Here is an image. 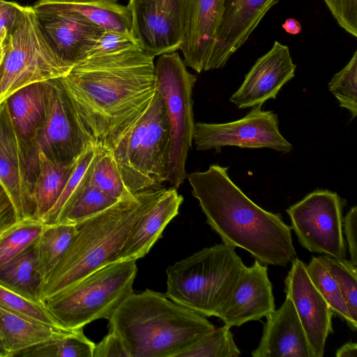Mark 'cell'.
Segmentation results:
<instances>
[{
  "instance_id": "6da1fadb",
  "label": "cell",
  "mask_w": 357,
  "mask_h": 357,
  "mask_svg": "<svg viewBox=\"0 0 357 357\" xmlns=\"http://www.w3.org/2000/svg\"><path fill=\"white\" fill-rule=\"evenodd\" d=\"M155 56L139 47L86 58L59 78L77 121L94 145L112 149L155 91Z\"/></svg>"
},
{
  "instance_id": "7a4b0ae2",
  "label": "cell",
  "mask_w": 357,
  "mask_h": 357,
  "mask_svg": "<svg viewBox=\"0 0 357 357\" xmlns=\"http://www.w3.org/2000/svg\"><path fill=\"white\" fill-rule=\"evenodd\" d=\"M228 169L214 164L187 175L206 222L222 243L245 250L264 265L287 266L296 257L291 227L280 213L266 211L248 197Z\"/></svg>"
},
{
  "instance_id": "3957f363",
  "label": "cell",
  "mask_w": 357,
  "mask_h": 357,
  "mask_svg": "<svg viewBox=\"0 0 357 357\" xmlns=\"http://www.w3.org/2000/svg\"><path fill=\"white\" fill-rule=\"evenodd\" d=\"M108 321L129 357H177L215 329L205 317L148 289L132 292Z\"/></svg>"
},
{
  "instance_id": "277c9868",
  "label": "cell",
  "mask_w": 357,
  "mask_h": 357,
  "mask_svg": "<svg viewBox=\"0 0 357 357\" xmlns=\"http://www.w3.org/2000/svg\"><path fill=\"white\" fill-rule=\"evenodd\" d=\"M166 188L151 189L122 198L77 224L76 233L41 291V301L68 289L88 275L116 261L137 222Z\"/></svg>"
},
{
  "instance_id": "5b68a950",
  "label": "cell",
  "mask_w": 357,
  "mask_h": 357,
  "mask_svg": "<svg viewBox=\"0 0 357 357\" xmlns=\"http://www.w3.org/2000/svg\"><path fill=\"white\" fill-rule=\"evenodd\" d=\"M245 268L230 245L204 248L167 268L165 296L202 316L218 317Z\"/></svg>"
},
{
  "instance_id": "8992f818",
  "label": "cell",
  "mask_w": 357,
  "mask_h": 357,
  "mask_svg": "<svg viewBox=\"0 0 357 357\" xmlns=\"http://www.w3.org/2000/svg\"><path fill=\"white\" fill-rule=\"evenodd\" d=\"M169 146L166 106L156 89L146 109L112 149L132 194L160 188L167 181Z\"/></svg>"
},
{
  "instance_id": "52a82bcc",
  "label": "cell",
  "mask_w": 357,
  "mask_h": 357,
  "mask_svg": "<svg viewBox=\"0 0 357 357\" xmlns=\"http://www.w3.org/2000/svg\"><path fill=\"white\" fill-rule=\"evenodd\" d=\"M136 260L115 261L98 268L43 304L64 328L77 329L99 319H109L132 291Z\"/></svg>"
},
{
  "instance_id": "ba28073f",
  "label": "cell",
  "mask_w": 357,
  "mask_h": 357,
  "mask_svg": "<svg viewBox=\"0 0 357 357\" xmlns=\"http://www.w3.org/2000/svg\"><path fill=\"white\" fill-rule=\"evenodd\" d=\"M72 67L48 45L32 6H24L18 22L8 33L0 66V104L28 85L63 77Z\"/></svg>"
},
{
  "instance_id": "9c48e42d",
  "label": "cell",
  "mask_w": 357,
  "mask_h": 357,
  "mask_svg": "<svg viewBox=\"0 0 357 357\" xmlns=\"http://www.w3.org/2000/svg\"><path fill=\"white\" fill-rule=\"evenodd\" d=\"M155 72L156 89L164 99L170 128L167 181L177 189L188 175L185 163L195 124L192 89L197 78L188 70L176 51L160 55Z\"/></svg>"
},
{
  "instance_id": "30bf717a",
  "label": "cell",
  "mask_w": 357,
  "mask_h": 357,
  "mask_svg": "<svg viewBox=\"0 0 357 357\" xmlns=\"http://www.w3.org/2000/svg\"><path fill=\"white\" fill-rule=\"evenodd\" d=\"M346 201L328 190H317L286 212L300 244L310 252L345 258L343 208Z\"/></svg>"
},
{
  "instance_id": "8fae6325",
  "label": "cell",
  "mask_w": 357,
  "mask_h": 357,
  "mask_svg": "<svg viewBox=\"0 0 357 357\" xmlns=\"http://www.w3.org/2000/svg\"><path fill=\"white\" fill-rule=\"evenodd\" d=\"M37 167L36 146L17 132L6 100L0 104V184L18 221L33 217L32 189Z\"/></svg>"
},
{
  "instance_id": "7c38bea8",
  "label": "cell",
  "mask_w": 357,
  "mask_h": 357,
  "mask_svg": "<svg viewBox=\"0 0 357 357\" xmlns=\"http://www.w3.org/2000/svg\"><path fill=\"white\" fill-rule=\"evenodd\" d=\"M262 105L252 107L242 119L223 123L197 122L195 124L192 142L198 151H219L226 146L241 149L268 148L287 153L292 144L280 133L279 119L273 111Z\"/></svg>"
},
{
  "instance_id": "4fadbf2b",
  "label": "cell",
  "mask_w": 357,
  "mask_h": 357,
  "mask_svg": "<svg viewBox=\"0 0 357 357\" xmlns=\"http://www.w3.org/2000/svg\"><path fill=\"white\" fill-rule=\"evenodd\" d=\"M33 142L57 162L75 161L94 145L81 130L59 78L46 81V105L43 123Z\"/></svg>"
},
{
  "instance_id": "5bb4252c",
  "label": "cell",
  "mask_w": 357,
  "mask_h": 357,
  "mask_svg": "<svg viewBox=\"0 0 357 357\" xmlns=\"http://www.w3.org/2000/svg\"><path fill=\"white\" fill-rule=\"evenodd\" d=\"M185 0H129L132 35L141 49L155 56L180 50Z\"/></svg>"
},
{
  "instance_id": "9a60e30c",
  "label": "cell",
  "mask_w": 357,
  "mask_h": 357,
  "mask_svg": "<svg viewBox=\"0 0 357 357\" xmlns=\"http://www.w3.org/2000/svg\"><path fill=\"white\" fill-rule=\"evenodd\" d=\"M284 280V292L295 307L303 328L311 357H322L333 333L332 311L311 281L306 264L295 257Z\"/></svg>"
},
{
  "instance_id": "2e32d148",
  "label": "cell",
  "mask_w": 357,
  "mask_h": 357,
  "mask_svg": "<svg viewBox=\"0 0 357 357\" xmlns=\"http://www.w3.org/2000/svg\"><path fill=\"white\" fill-rule=\"evenodd\" d=\"M33 8L48 45L72 68L87 57L105 30L76 12Z\"/></svg>"
},
{
  "instance_id": "e0dca14e",
  "label": "cell",
  "mask_w": 357,
  "mask_h": 357,
  "mask_svg": "<svg viewBox=\"0 0 357 357\" xmlns=\"http://www.w3.org/2000/svg\"><path fill=\"white\" fill-rule=\"evenodd\" d=\"M296 68L289 47L275 41L271 50L256 61L229 101L239 109L262 105L276 98L295 76Z\"/></svg>"
},
{
  "instance_id": "ac0fdd59",
  "label": "cell",
  "mask_w": 357,
  "mask_h": 357,
  "mask_svg": "<svg viewBox=\"0 0 357 357\" xmlns=\"http://www.w3.org/2000/svg\"><path fill=\"white\" fill-rule=\"evenodd\" d=\"M275 310L268 268L257 260L237 280L218 318L231 328L266 317Z\"/></svg>"
},
{
  "instance_id": "d6986e66",
  "label": "cell",
  "mask_w": 357,
  "mask_h": 357,
  "mask_svg": "<svg viewBox=\"0 0 357 357\" xmlns=\"http://www.w3.org/2000/svg\"><path fill=\"white\" fill-rule=\"evenodd\" d=\"M279 0H225L221 22L206 71L224 67Z\"/></svg>"
},
{
  "instance_id": "ffe728a7",
  "label": "cell",
  "mask_w": 357,
  "mask_h": 357,
  "mask_svg": "<svg viewBox=\"0 0 357 357\" xmlns=\"http://www.w3.org/2000/svg\"><path fill=\"white\" fill-rule=\"evenodd\" d=\"M225 0H185L183 62L197 73L206 71L221 22Z\"/></svg>"
},
{
  "instance_id": "44dd1931",
  "label": "cell",
  "mask_w": 357,
  "mask_h": 357,
  "mask_svg": "<svg viewBox=\"0 0 357 357\" xmlns=\"http://www.w3.org/2000/svg\"><path fill=\"white\" fill-rule=\"evenodd\" d=\"M253 357H311L307 340L291 301L268 314Z\"/></svg>"
},
{
  "instance_id": "7402d4cb",
  "label": "cell",
  "mask_w": 357,
  "mask_h": 357,
  "mask_svg": "<svg viewBox=\"0 0 357 357\" xmlns=\"http://www.w3.org/2000/svg\"><path fill=\"white\" fill-rule=\"evenodd\" d=\"M183 201L174 187L165 189L154 205L137 222L119 252L116 261L144 257L176 217Z\"/></svg>"
},
{
  "instance_id": "603a6c76",
  "label": "cell",
  "mask_w": 357,
  "mask_h": 357,
  "mask_svg": "<svg viewBox=\"0 0 357 357\" xmlns=\"http://www.w3.org/2000/svg\"><path fill=\"white\" fill-rule=\"evenodd\" d=\"M75 330L45 324L0 305V332L9 351V357L18 356L28 348Z\"/></svg>"
},
{
  "instance_id": "cb8c5ba5",
  "label": "cell",
  "mask_w": 357,
  "mask_h": 357,
  "mask_svg": "<svg viewBox=\"0 0 357 357\" xmlns=\"http://www.w3.org/2000/svg\"><path fill=\"white\" fill-rule=\"evenodd\" d=\"M37 155L38 167L32 189L33 217L42 220L60 196L78 159L70 163L57 162L38 149Z\"/></svg>"
},
{
  "instance_id": "d4e9b609",
  "label": "cell",
  "mask_w": 357,
  "mask_h": 357,
  "mask_svg": "<svg viewBox=\"0 0 357 357\" xmlns=\"http://www.w3.org/2000/svg\"><path fill=\"white\" fill-rule=\"evenodd\" d=\"M0 284L28 299L43 303V278L38 263L36 240L0 266Z\"/></svg>"
},
{
  "instance_id": "484cf974",
  "label": "cell",
  "mask_w": 357,
  "mask_h": 357,
  "mask_svg": "<svg viewBox=\"0 0 357 357\" xmlns=\"http://www.w3.org/2000/svg\"><path fill=\"white\" fill-rule=\"evenodd\" d=\"M14 126L24 139L33 142L43 121L46 105V82L24 86L8 99Z\"/></svg>"
},
{
  "instance_id": "4316f807",
  "label": "cell",
  "mask_w": 357,
  "mask_h": 357,
  "mask_svg": "<svg viewBox=\"0 0 357 357\" xmlns=\"http://www.w3.org/2000/svg\"><path fill=\"white\" fill-rule=\"evenodd\" d=\"M33 7L76 12L105 30L117 31L133 36L129 9L127 6L119 3L116 0L79 4L36 3Z\"/></svg>"
},
{
  "instance_id": "83f0119b",
  "label": "cell",
  "mask_w": 357,
  "mask_h": 357,
  "mask_svg": "<svg viewBox=\"0 0 357 357\" xmlns=\"http://www.w3.org/2000/svg\"><path fill=\"white\" fill-rule=\"evenodd\" d=\"M75 233L76 225L74 224H45L36 239L38 263L43 286L68 249Z\"/></svg>"
},
{
  "instance_id": "f1b7e54d",
  "label": "cell",
  "mask_w": 357,
  "mask_h": 357,
  "mask_svg": "<svg viewBox=\"0 0 357 357\" xmlns=\"http://www.w3.org/2000/svg\"><path fill=\"white\" fill-rule=\"evenodd\" d=\"M90 182L117 200L133 195L123 182L112 150L100 145H96V153L91 165Z\"/></svg>"
},
{
  "instance_id": "f546056e",
  "label": "cell",
  "mask_w": 357,
  "mask_h": 357,
  "mask_svg": "<svg viewBox=\"0 0 357 357\" xmlns=\"http://www.w3.org/2000/svg\"><path fill=\"white\" fill-rule=\"evenodd\" d=\"M117 201L92 185L89 174L79 192L61 213L55 223L75 225L108 208Z\"/></svg>"
},
{
  "instance_id": "4dcf8cb0",
  "label": "cell",
  "mask_w": 357,
  "mask_h": 357,
  "mask_svg": "<svg viewBox=\"0 0 357 357\" xmlns=\"http://www.w3.org/2000/svg\"><path fill=\"white\" fill-rule=\"evenodd\" d=\"M306 269L311 281L333 314L344 321L351 331H356L357 324L352 321L342 292L320 257H312L306 265Z\"/></svg>"
},
{
  "instance_id": "1f68e13d",
  "label": "cell",
  "mask_w": 357,
  "mask_h": 357,
  "mask_svg": "<svg viewBox=\"0 0 357 357\" xmlns=\"http://www.w3.org/2000/svg\"><path fill=\"white\" fill-rule=\"evenodd\" d=\"M95 343L84 334L83 328L73 333L28 348L23 357H93Z\"/></svg>"
},
{
  "instance_id": "d6a6232c",
  "label": "cell",
  "mask_w": 357,
  "mask_h": 357,
  "mask_svg": "<svg viewBox=\"0 0 357 357\" xmlns=\"http://www.w3.org/2000/svg\"><path fill=\"white\" fill-rule=\"evenodd\" d=\"M45 223L28 218L17 221L0 236V266L22 252L39 236Z\"/></svg>"
},
{
  "instance_id": "836d02e7",
  "label": "cell",
  "mask_w": 357,
  "mask_h": 357,
  "mask_svg": "<svg viewBox=\"0 0 357 357\" xmlns=\"http://www.w3.org/2000/svg\"><path fill=\"white\" fill-rule=\"evenodd\" d=\"M95 153L96 145H92L79 156L60 196L43 218L45 224H54L61 213L79 192L89 176Z\"/></svg>"
},
{
  "instance_id": "e575fe53",
  "label": "cell",
  "mask_w": 357,
  "mask_h": 357,
  "mask_svg": "<svg viewBox=\"0 0 357 357\" xmlns=\"http://www.w3.org/2000/svg\"><path fill=\"white\" fill-rule=\"evenodd\" d=\"M229 326L225 325L205 335L177 357H238V348Z\"/></svg>"
},
{
  "instance_id": "d590c367",
  "label": "cell",
  "mask_w": 357,
  "mask_h": 357,
  "mask_svg": "<svg viewBox=\"0 0 357 357\" xmlns=\"http://www.w3.org/2000/svg\"><path fill=\"white\" fill-rule=\"evenodd\" d=\"M336 281L352 321L357 324V266L345 258L319 256Z\"/></svg>"
},
{
  "instance_id": "8d00e7d4",
  "label": "cell",
  "mask_w": 357,
  "mask_h": 357,
  "mask_svg": "<svg viewBox=\"0 0 357 357\" xmlns=\"http://www.w3.org/2000/svg\"><path fill=\"white\" fill-rule=\"evenodd\" d=\"M357 51L348 63L335 74L328 83V90L337 100L340 107L350 113L351 119L357 116Z\"/></svg>"
},
{
  "instance_id": "74e56055",
  "label": "cell",
  "mask_w": 357,
  "mask_h": 357,
  "mask_svg": "<svg viewBox=\"0 0 357 357\" xmlns=\"http://www.w3.org/2000/svg\"><path fill=\"white\" fill-rule=\"evenodd\" d=\"M0 305L12 312L45 324L63 327L43 303L28 299L1 284Z\"/></svg>"
},
{
  "instance_id": "f35d334b",
  "label": "cell",
  "mask_w": 357,
  "mask_h": 357,
  "mask_svg": "<svg viewBox=\"0 0 357 357\" xmlns=\"http://www.w3.org/2000/svg\"><path fill=\"white\" fill-rule=\"evenodd\" d=\"M135 47H140L132 36L114 31L104 30L89 51L86 58L116 52Z\"/></svg>"
},
{
  "instance_id": "ab89813d",
  "label": "cell",
  "mask_w": 357,
  "mask_h": 357,
  "mask_svg": "<svg viewBox=\"0 0 357 357\" xmlns=\"http://www.w3.org/2000/svg\"><path fill=\"white\" fill-rule=\"evenodd\" d=\"M338 25L357 37V0H324Z\"/></svg>"
},
{
  "instance_id": "60d3db41",
  "label": "cell",
  "mask_w": 357,
  "mask_h": 357,
  "mask_svg": "<svg viewBox=\"0 0 357 357\" xmlns=\"http://www.w3.org/2000/svg\"><path fill=\"white\" fill-rule=\"evenodd\" d=\"M93 357H129L121 340L113 332L109 331L95 347Z\"/></svg>"
},
{
  "instance_id": "b9f144b4",
  "label": "cell",
  "mask_w": 357,
  "mask_h": 357,
  "mask_svg": "<svg viewBox=\"0 0 357 357\" xmlns=\"http://www.w3.org/2000/svg\"><path fill=\"white\" fill-rule=\"evenodd\" d=\"M357 206H354L347 212L343 219L342 231L346 237L350 261L357 266Z\"/></svg>"
},
{
  "instance_id": "7bdbcfd3",
  "label": "cell",
  "mask_w": 357,
  "mask_h": 357,
  "mask_svg": "<svg viewBox=\"0 0 357 357\" xmlns=\"http://www.w3.org/2000/svg\"><path fill=\"white\" fill-rule=\"evenodd\" d=\"M24 6L14 1L0 0V31L10 32L16 25Z\"/></svg>"
},
{
  "instance_id": "ee69618b",
  "label": "cell",
  "mask_w": 357,
  "mask_h": 357,
  "mask_svg": "<svg viewBox=\"0 0 357 357\" xmlns=\"http://www.w3.org/2000/svg\"><path fill=\"white\" fill-rule=\"evenodd\" d=\"M17 221L14 206L0 184V236Z\"/></svg>"
},
{
  "instance_id": "f6af8a7d",
  "label": "cell",
  "mask_w": 357,
  "mask_h": 357,
  "mask_svg": "<svg viewBox=\"0 0 357 357\" xmlns=\"http://www.w3.org/2000/svg\"><path fill=\"white\" fill-rule=\"evenodd\" d=\"M337 357H356L357 344L349 341L341 346L335 353Z\"/></svg>"
},
{
  "instance_id": "bcb514c9",
  "label": "cell",
  "mask_w": 357,
  "mask_h": 357,
  "mask_svg": "<svg viewBox=\"0 0 357 357\" xmlns=\"http://www.w3.org/2000/svg\"><path fill=\"white\" fill-rule=\"evenodd\" d=\"M282 27L287 33L291 35L298 34L302 30L300 22L294 18L287 19L282 24Z\"/></svg>"
},
{
  "instance_id": "7dc6e473",
  "label": "cell",
  "mask_w": 357,
  "mask_h": 357,
  "mask_svg": "<svg viewBox=\"0 0 357 357\" xmlns=\"http://www.w3.org/2000/svg\"><path fill=\"white\" fill-rule=\"evenodd\" d=\"M106 0H38V3H65V4H79V3H100Z\"/></svg>"
},
{
  "instance_id": "c3c4849f",
  "label": "cell",
  "mask_w": 357,
  "mask_h": 357,
  "mask_svg": "<svg viewBox=\"0 0 357 357\" xmlns=\"http://www.w3.org/2000/svg\"><path fill=\"white\" fill-rule=\"evenodd\" d=\"M7 35L8 31L6 29H4L0 31V66L4 56Z\"/></svg>"
},
{
  "instance_id": "681fc988",
  "label": "cell",
  "mask_w": 357,
  "mask_h": 357,
  "mask_svg": "<svg viewBox=\"0 0 357 357\" xmlns=\"http://www.w3.org/2000/svg\"><path fill=\"white\" fill-rule=\"evenodd\" d=\"M9 351L0 332V357H9Z\"/></svg>"
}]
</instances>
